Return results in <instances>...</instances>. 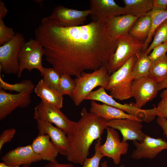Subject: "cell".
Masks as SVG:
<instances>
[{
    "label": "cell",
    "instance_id": "obj_10",
    "mask_svg": "<svg viewBox=\"0 0 167 167\" xmlns=\"http://www.w3.org/2000/svg\"><path fill=\"white\" fill-rule=\"evenodd\" d=\"M106 139L103 144H101V139L96 140L98 148L104 156L112 159L115 165L119 164L121 156L126 154L128 149L127 142L121 141L119 135L115 129L107 126Z\"/></svg>",
    "mask_w": 167,
    "mask_h": 167
},
{
    "label": "cell",
    "instance_id": "obj_39",
    "mask_svg": "<svg viewBox=\"0 0 167 167\" xmlns=\"http://www.w3.org/2000/svg\"><path fill=\"white\" fill-rule=\"evenodd\" d=\"M154 7L166 10L167 7V0H153Z\"/></svg>",
    "mask_w": 167,
    "mask_h": 167
},
{
    "label": "cell",
    "instance_id": "obj_42",
    "mask_svg": "<svg viewBox=\"0 0 167 167\" xmlns=\"http://www.w3.org/2000/svg\"><path fill=\"white\" fill-rule=\"evenodd\" d=\"M0 167H30V166L26 165H22L20 166H10L6 165L4 163L2 162L0 163Z\"/></svg>",
    "mask_w": 167,
    "mask_h": 167
},
{
    "label": "cell",
    "instance_id": "obj_20",
    "mask_svg": "<svg viewBox=\"0 0 167 167\" xmlns=\"http://www.w3.org/2000/svg\"><path fill=\"white\" fill-rule=\"evenodd\" d=\"M90 112L103 118L108 122L114 119H133L141 122L143 121L117 108L105 104H99L93 101L91 102Z\"/></svg>",
    "mask_w": 167,
    "mask_h": 167
},
{
    "label": "cell",
    "instance_id": "obj_33",
    "mask_svg": "<svg viewBox=\"0 0 167 167\" xmlns=\"http://www.w3.org/2000/svg\"><path fill=\"white\" fill-rule=\"evenodd\" d=\"M160 96L161 100L155 107V114L167 119V88L161 92Z\"/></svg>",
    "mask_w": 167,
    "mask_h": 167
},
{
    "label": "cell",
    "instance_id": "obj_11",
    "mask_svg": "<svg viewBox=\"0 0 167 167\" xmlns=\"http://www.w3.org/2000/svg\"><path fill=\"white\" fill-rule=\"evenodd\" d=\"M158 91V84L149 76L135 79L132 83L131 94L135 101L134 104L139 109L155 98Z\"/></svg>",
    "mask_w": 167,
    "mask_h": 167
},
{
    "label": "cell",
    "instance_id": "obj_6",
    "mask_svg": "<svg viewBox=\"0 0 167 167\" xmlns=\"http://www.w3.org/2000/svg\"><path fill=\"white\" fill-rule=\"evenodd\" d=\"M44 49L42 45L35 39H30L26 41L20 49L18 53L19 71L17 77L22 76L23 71L27 69L31 71L38 70L42 75L44 67L42 63Z\"/></svg>",
    "mask_w": 167,
    "mask_h": 167
},
{
    "label": "cell",
    "instance_id": "obj_15",
    "mask_svg": "<svg viewBox=\"0 0 167 167\" xmlns=\"http://www.w3.org/2000/svg\"><path fill=\"white\" fill-rule=\"evenodd\" d=\"M2 162L10 166H30L42 159L33 151L31 145L18 146L7 152L1 158Z\"/></svg>",
    "mask_w": 167,
    "mask_h": 167
},
{
    "label": "cell",
    "instance_id": "obj_12",
    "mask_svg": "<svg viewBox=\"0 0 167 167\" xmlns=\"http://www.w3.org/2000/svg\"><path fill=\"white\" fill-rule=\"evenodd\" d=\"M91 14L90 9L78 10L59 5L54 7L49 16L61 26L71 27L83 25Z\"/></svg>",
    "mask_w": 167,
    "mask_h": 167
},
{
    "label": "cell",
    "instance_id": "obj_22",
    "mask_svg": "<svg viewBox=\"0 0 167 167\" xmlns=\"http://www.w3.org/2000/svg\"><path fill=\"white\" fill-rule=\"evenodd\" d=\"M34 91L45 103L60 109L62 107L63 95L58 91L48 85L42 79L38 82Z\"/></svg>",
    "mask_w": 167,
    "mask_h": 167
},
{
    "label": "cell",
    "instance_id": "obj_3",
    "mask_svg": "<svg viewBox=\"0 0 167 167\" xmlns=\"http://www.w3.org/2000/svg\"><path fill=\"white\" fill-rule=\"evenodd\" d=\"M111 76L106 67H102L91 73L82 72L74 79L75 88L71 97L76 106L85 100L93 89L98 86L105 88L107 85Z\"/></svg>",
    "mask_w": 167,
    "mask_h": 167
},
{
    "label": "cell",
    "instance_id": "obj_29",
    "mask_svg": "<svg viewBox=\"0 0 167 167\" xmlns=\"http://www.w3.org/2000/svg\"><path fill=\"white\" fill-rule=\"evenodd\" d=\"M153 36L151 44L144 51L148 54L156 46L167 41V19L156 29Z\"/></svg>",
    "mask_w": 167,
    "mask_h": 167
},
{
    "label": "cell",
    "instance_id": "obj_27",
    "mask_svg": "<svg viewBox=\"0 0 167 167\" xmlns=\"http://www.w3.org/2000/svg\"><path fill=\"white\" fill-rule=\"evenodd\" d=\"M149 76L159 84L167 78V55H165L153 62Z\"/></svg>",
    "mask_w": 167,
    "mask_h": 167
},
{
    "label": "cell",
    "instance_id": "obj_25",
    "mask_svg": "<svg viewBox=\"0 0 167 167\" xmlns=\"http://www.w3.org/2000/svg\"><path fill=\"white\" fill-rule=\"evenodd\" d=\"M127 14L138 17L144 15L154 7L153 0H123Z\"/></svg>",
    "mask_w": 167,
    "mask_h": 167
},
{
    "label": "cell",
    "instance_id": "obj_4",
    "mask_svg": "<svg viewBox=\"0 0 167 167\" xmlns=\"http://www.w3.org/2000/svg\"><path fill=\"white\" fill-rule=\"evenodd\" d=\"M135 59V55L111 75L105 89L110 92V95L113 98L122 101L132 97L131 86L133 79L132 73Z\"/></svg>",
    "mask_w": 167,
    "mask_h": 167
},
{
    "label": "cell",
    "instance_id": "obj_31",
    "mask_svg": "<svg viewBox=\"0 0 167 167\" xmlns=\"http://www.w3.org/2000/svg\"><path fill=\"white\" fill-rule=\"evenodd\" d=\"M75 83L71 75L66 74H61L59 84L58 91L62 94L71 97L75 88Z\"/></svg>",
    "mask_w": 167,
    "mask_h": 167
},
{
    "label": "cell",
    "instance_id": "obj_8",
    "mask_svg": "<svg viewBox=\"0 0 167 167\" xmlns=\"http://www.w3.org/2000/svg\"><path fill=\"white\" fill-rule=\"evenodd\" d=\"M105 90L104 87H101L96 90L91 92L86 97L85 100L101 102L137 117L146 122H150L153 118L154 112L153 109H143L137 108L134 103L123 104L119 103L108 95Z\"/></svg>",
    "mask_w": 167,
    "mask_h": 167
},
{
    "label": "cell",
    "instance_id": "obj_18",
    "mask_svg": "<svg viewBox=\"0 0 167 167\" xmlns=\"http://www.w3.org/2000/svg\"><path fill=\"white\" fill-rule=\"evenodd\" d=\"M37 122L38 135H48L59 153L66 156L68 148L66 134L62 130L54 126L50 123L40 121Z\"/></svg>",
    "mask_w": 167,
    "mask_h": 167
},
{
    "label": "cell",
    "instance_id": "obj_16",
    "mask_svg": "<svg viewBox=\"0 0 167 167\" xmlns=\"http://www.w3.org/2000/svg\"><path fill=\"white\" fill-rule=\"evenodd\" d=\"M141 122L130 119H114L108 122V126L119 130L122 134V141L137 140L142 142L146 135L142 131L143 127Z\"/></svg>",
    "mask_w": 167,
    "mask_h": 167
},
{
    "label": "cell",
    "instance_id": "obj_34",
    "mask_svg": "<svg viewBox=\"0 0 167 167\" xmlns=\"http://www.w3.org/2000/svg\"><path fill=\"white\" fill-rule=\"evenodd\" d=\"M95 150L94 155L91 157L86 159L82 167H99L100 161L104 156L98 149L97 141L95 143Z\"/></svg>",
    "mask_w": 167,
    "mask_h": 167
},
{
    "label": "cell",
    "instance_id": "obj_36",
    "mask_svg": "<svg viewBox=\"0 0 167 167\" xmlns=\"http://www.w3.org/2000/svg\"><path fill=\"white\" fill-rule=\"evenodd\" d=\"M16 130L13 128H10L4 131L0 135V151L4 145L11 141L16 132Z\"/></svg>",
    "mask_w": 167,
    "mask_h": 167
},
{
    "label": "cell",
    "instance_id": "obj_14",
    "mask_svg": "<svg viewBox=\"0 0 167 167\" xmlns=\"http://www.w3.org/2000/svg\"><path fill=\"white\" fill-rule=\"evenodd\" d=\"M136 149L133 152L132 158L152 159L163 150L167 149V142L161 138H155L147 135L141 142L133 141Z\"/></svg>",
    "mask_w": 167,
    "mask_h": 167
},
{
    "label": "cell",
    "instance_id": "obj_9",
    "mask_svg": "<svg viewBox=\"0 0 167 167\" xmlns=\"http://www.w3.org/2000/svg\"><path fill=\"white\" fill-rule=\"evenodd\" d=\"M60 109L41 101L34 108L33 118L36 121L54 124L66 134L75 122L69 119Z\"/></svg>",
    "mask_w": 167,
    "mask_h": 167
},
{
    "label": "cell",
    "instance_id": "obj_35",
    "mask_svg": "<svg viewBox=\"0 0 167 167\" xmlns=\"http://www.w3.org/2000/svg\"><path fill=\"white\" fill-rule=\"evenodd\" d=\"M167 52V41L155 47L149 55L152 63L166 54Z\"/></svg>",
    "mask_w": 167,
    "mask_h": 167
},
{
    "label": "cell",
    "instance_id": "obj_2",
    "mask_svg": "<svg viewBox=\"0 0 167 167\" xmlns=\"http://www.w3.org/2000/svg\"><path fill=\"white\" fill-rule=\"evenodd\" d=\"M80 114V119L66 134L68 148L66 156L69 162L82 165L93 142L101 139L108 121L88 112L86 108H83Z\"/></svg>",
    "mask_w": 167,
    "mask_h": 167
},
{
    "label": "cell",
    "instance_id": "obj_23",
    "mask_svg": "<svg viewBox=\"0 0 167 167\" xmlns=\"http://www.w3.org/2000/svg\"><path fill=\"white\" fill-rule=\"evenodd\" d=\"M151 18L148 14L139 17L133 23L129 34L136 39L144 42L148 37L151 28Z\"/></svg>",
    "mask_w": 167,
    "mask_h": 167
},
{
    "label": "cell",
    "instance_id": "obj_37",
    "mask_svg": "<svg viewBox=\"0 0 167 167\" xmlns=\"http://www.w3.org/2000/svg\"><path fill=\"white\" fill-rule=\"evenodd\" d=\"M157 124L163 131L164 134L167 138V119L158 117L156 120Z\"/></svg>",
    "mask_w": 167,
    "mask_h": 167
},
{
    "label": "cell",
    "instance_id": "obj_5",
    "mask_svg": "<svg viewBox=\"0 0 167 167\" xmlns=\"http://www.w3.org/2000/svg\"><path fill=\"white\" fill-rule=\"evenodd\" d=\"M143 43L129 34L118 37L116 49L106 67L109 73L112 74L120 69L142 49Z\"/></svg>",
    "mask_w": 167,
    "mask_h": 167
},
{
    "label": "cell",
    "instance_id": "obj_40",
    "mask_svg": "<svg viewBox=\"0 0 167 167\" xmlns=\"http://www.w3.org/2000/svg\"><path fill=\"white\" fill-rule=\"evenodd\" d=\"M7 10L4 3L2 0H0V18L3 19L7 15Z\"/></svg>",
    "mask_w": 167,
    "mask_h": 167
},
{
    "label": "cell",
    "instance_id": "obj_21",
    "mask_svg": "<svg viewBox=\"0 0 167 167\" xmlns=\"http://www.w3.org/2000/svg\"><path fill=\"white\" fill-rule=\"evenodd\" d=\"M34 152L39 155L42 160L54 161L59 153L47 135H38L31 144Z\"/></svg>",
    "mask_w": 167,
    "mask_h": 167
},
{
    "label": "cell",
    "instance_id": "obj_17",
    "mask_svg": "<svg viewBox=\"0 0 167 167\" xmlns=\"http://www.w3.org/2000/svg\"><path fill=\"white\" fill-rule=\"evenodd\" d=\"M89 2L91 15L94 16L93 21L105 20L113 16L127 14L124 7L119 6L113 0H90Z\"/></svg>",
    "mask_w": 167,
    "mask_h": 167
},
{
    "label": "cell",
    "instance_id": "obj_1",
    "mask_svg": "<svg viewBox=\"0 0 167 167\" xmlns=\"http://www.w3.org/2000/svg\"><path fill=\"white\" fill-rule=\"evenodd\" d=\"M35 34L46 61L61 74L76 77L85 70L106 67L117 47L116 39L109 34L102 19L66 27L49 16L42 19Z\"/></svg>",
    "mask_w": 167,
    "mask_h": 167
},
{
    "label": "cell",
    "instance_id": "obj_38",
    "mask_svg": "<svg viewBox=\"0 0 167 167\" xmlns=\"http://www.w3.org/2000/svg\"><path fill=\"white\" fill-rule=\"evenodd\" d=\"M42 167H74V165L70 163H58L57 161L49 162Z\"/></svg>",
    "mask_w": 167,
    "mask_h": 167
},
{
    "label": "cell",
    "instance_id": "obj_41",
    "mask_svg": "<svg viewBox=\"0 0 167 167\" xmlns=\"http://www.w3.org/2000/svg\"><path fill=\"white\" fill-rule=\"evenodd\" d=\"M158 87L159 91L167 88V78L164 81L158 84Z\"/></svg>",
    "mask_w": 167,
    "mask_h": 167
},
{
    "label": "cell",
    "instance_id": "obj_28",
    "mask_svg": "<svg viewBox=\"0 0 167 167\" xmlns=\"http://www.w3.org/2000/svg\"><path fill=\"white\" fill-rule=\"evenodd\" d=\"M0 88L4 90L16 92L18 93L28 91H34L35 86L32 82L29 79L22 81L19 83L11 84L5 82L0 74Z\"/></svg>",
    "mask_w": 167,
    "mask_h": 167
},
{
    "label": "cell",
    "instance_id": "obj_26",
    "mask_svg": "<svg viewBox=\"0 0 167 167\" xmlns=\"http://www.w3.org/2000/svg\"><path fill=\"white\" fill-rule=\"evenodd\" d=\"M151 18V25L148 36L144 42L142 50L145 51L149 46L155 31L158 27L167 19V12L163 9L154 7L152 10L146 14Z\"/></svg>",
    "mask_w": 167,
    "mask_h": 167
},
{
    "label": "cell",
    "instance_id": "obj_43",
    "mask_svg": "<svg viewBox=\"0 0 167 167\" xmlns=\"http://www.w3.org/2000/svg\"><path fill=\"white\" fill-rule=\"evenodd\" d=\"M101 167H108L107 163L106 161H104L101 164ZM120 167H124V166H121Z\"/></svg>",
    "mask_w": 167,
    "mask_h": 167
},
{
    "label": "cell",
    "instance_id": "obj_13",
    "mask_svg": "<svg viewBox=\"0 0 167 167\" xmlns=\"http://www.w3.org/2000/svg\"><path fill=\"white\" fill-rule=\"evenodd\" d=\"M33 91L13 94L0 88V121L4 119L17 108L28 106L31 102V94Z\"/></svg>",
    "mask_w": 167,
    "mask_h": 167
},
{
    "label": "cell",
    "instance_id": "obj_19",
    "mask_svg": "<svg viewBox=\"0 0 167 167\" xmlns=\"http://www.w3.org/2000/svg\"><path fill=\"white\" fill-rule=\"evenodd\" d=\"M138 17L126 14L108 18L105 20L107 32L114 39L128 35L132 26Z\"/></svg>",
    "mask_w": 167,
    "mask_h": 167
},
{
    "label": "cell",
    "instance_id": "obj_7",
    "mask_svg": "<svg viewBox=\"0 0 167 167\" xmlns=\"http://www.w3.org/2000/svg\"><path fill=\"white\" fill-rule=\"evenodd\" d=\"M26 42L24 34L17 32L11 40L0 46V71L7 74H18V53Z\"/></svg>",
    "mask_w": 167,
    "mask_h": 167
},
{
    "label": "cell",
    "instance_id": "obj_24",
    "mask_svg": "<svg viewBox=\"0 0 167 167\" xmlns=\"http://www.w3.org/2000/svg\"><path fill=\"white\" fill-rule=\"evenodd\" d=\"M135 59L132 76L133 80L137 78L149 76L152 62L149 55L142 49L135 55Z\"/></svg>",
    "mask_w": 167,
    "mask_h": 167
},
{
    "label": "cell",
    "instance_id": "obj_44",
    "mask_svg": "<svg viewBox=\"0 0 167 167\" xmlns=\"http://www.w3.org/2000/svg\"><path fill=\"white\" fill-rule=\"evenodd\" d=\"M166 11L167 12V8H166Z\"/></svg>",
    "mask_w": 167,
    "mask_h": 167
},
{
    "label": "cell",
    "instance_id": "obj_30",
    "mask_svg": "<svg viewBox=\"0 0 167 167\" xmlns=\"http://www.w3.org/2000/svg\"><path fill=\"white\" fill-rule=\"evenodd\" d=\"M61 74L54 67H44L41 76L44 81L51 87L58 91L59 84Z\"/></svg>",
    "mask_w": 167,
    "mask_h": 167
},
{
    "label": "cell",
    "instance_id": "obj_32",
    "mask_svg": "<svg viewBox=\"0 0 167 167\" xmlns=\"http://www.w3.org/2000/svg\"><path fill=\"white\" fill-rule=\"evenodd\" d=\"M16 33L13 28L6 26L3 19L0 18V46L11 40L15 36Z\"/></svg>",
    "mask_w": 167,
    "mask_h": 167
}]
</instances>
